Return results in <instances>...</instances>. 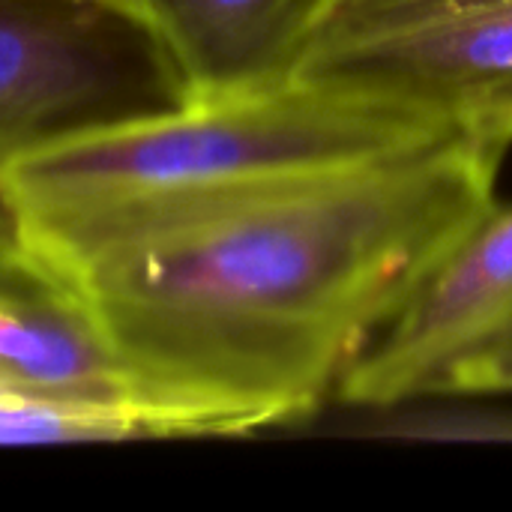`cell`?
<instances>
[{
	"mask_svg": "<svg viewBox=\"0 0 512 512\" xmlns=\"http://www.w3.org/2000/svg\"><path fill=\"white\" fill-rule=\"evenodd\" d=\"M459 141L255 174L27 231L75 285L159 438L315 414L495 204Z\"/></svg>",
	"mask_w": 512,
	"mask_h": 512,
	"instance_id": "cell-1",
	"label": "cell"
},
{
	"mask_svg": "<svg viewBox=\"0 0 512 512\" xmlns=\"http://www.w3.org/2000/svg\"><path fill=\"white\" fill-rule=\"evenodd\" d=\"M450 141L429 126L309 84L174 105L57 138L0 168L21 228L45 231L225 180L330 168Z\"/></svg>",
	"mask_w": 512,
	"mask_h": 512,
	"instance_id": "cell-2",
	"label": "cell"
},
{
	"mask_svg": "<svg viewBox=\"0 0 512 512\" xmlns=\"http://www.w3.org/2000/svg\"><path fill=\"white\" fill-rule=\"evenodd\" d=\"M294 81L501 162L512 144V0H327Z\"/></svg>",
	"mask_w": 512,
	"mask_h": 512,
	"instance_id": "cell-3",
	"label": "cell"
},
{
	"mask_svg": "<svg viewBox=\"0 0 512 512\" xmlns=\"http://www.w3.org/2000/svg\"><path fill=\"white\" fill-rule=\"evenodd\" d=\"M180 105L150 36L111 0H0V168Z\"/></svg>",
	"mask_w": 512,
	"mask_h": 512,
	"instance_id": "cell-4",
	"label": "cell"
},
{
	"mask_svg": "<svg viewBox=\"0 0 512 512\" xmlns=\"http://www.w3.org/2000/svg\"><path fill=\"white\" fill-rule=\"evenodd\" d=\"M512 330V204L486 207L429 267L345 375L336 399L393 408L450 393L465 363Z\"/></svg>",
	"mask_w": 512,
	"mask_h": 512,
	"instance_id": "cell-5",
	"label": "cell"
},
{
	"mask_svg": "<svg viewBox=\"0 0 512 512\" xmlns=\"http://www.w3.org/2000/svg\"><path fill=\"white\" fill-rule=\"evenodd\" d=\"M0 387L135 420L159 438L75 285L27 240L0 198Z\"/></svg>",
	"mask_w": 512,
	"mask_h": 512,
	"instance_id": "cell-6",
	"label": "cell"
},
{
	"mask_svg": "<svg viewBox=\"0 0 512 512\" xmlns=\"http://www.w3.org/2000/svg\"><path fill=\"white\" fill-rule=\"evenodd\" d=\"M156 45L180 105L294 84L327 0H111Z\"/></svg>",
	"mask_w": 512,
	"mask_h": 512,
	"instance_id": "cell-7",
	"label": "cell"
},
{
	"mask_svg": "<svg viewBox=\"0 0 512 512\" xmlns=\"http://www.w3.org/2000/svg\"><path fill=\"white\" fill-rule=\"evenodd\" d=\"M126 438H147V432L129 417L69 408L0 387V444H66Z\"/></svg>",
	"mask_w": 512,
	"mask_h": 512,
	"instance_id": "cell-8",
	"label": "cell"
},
{
	"mask_svg": "<svg viewBox=\"0 0 512 512\" xmlns=\"http://www.w3.org/2000/svg\"><path fill=\"white\" fill-rule=\"evenodd\" d=\"M450 393H512V330L459 369Z\"/></svg>",
	"mask_w": 512,
	"mask_h": 512,
	"instance_id": "cell-9",
	"label": "cell"
}]
</instances>
